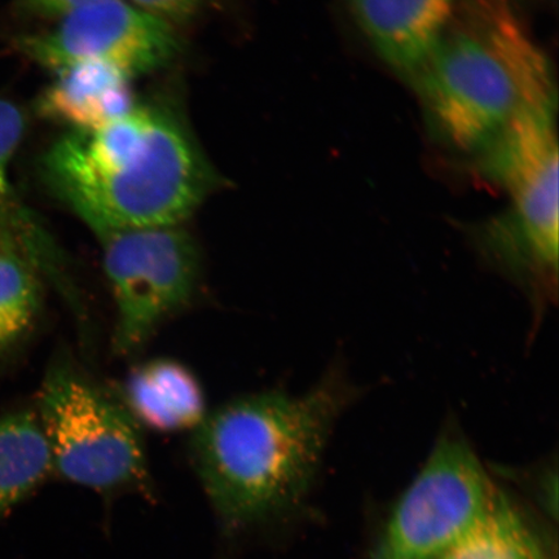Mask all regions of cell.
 I'll list each match as a JSON object with an SVG mask.
<instances>
[{
    "label": "cell",
    "instance_id": "13",
    "mask_svg": "<svg viewBox=\"0 0 559 559\" xmlns=\"http://www.w3.org/2000/svg\"><path fill=\"white\" fill-rule=\"evenodd\" d=\"M52 471L50 445L37 414L0 416V519Z\"/></svg>",
    "mask_w": 559,
    "mask_h": 559
},
{
    "label": "cell",
    "instance_id": "1",
    "mask_svg": "<svg viewBox=\"0 0 559 559\" xmlns=\"http://www.w3.org/2000/svg\"><path fill=\"white\" fill-rule=\"evenodd\" d=\"M41 179L94 234L183 226L216 187L194 140L169 110L138 107L47 150Z\"/></svg>",
    "mask_w": 559,
    "mask_h": 559
},
{
    "label": "cell",
    "instance_id": "14",
    "mask_svg": "<svg viewBox=\"0 0 559 559\" xmlns=\"http://www.w3.org/2000/svg\"><path fill=\"white\" fill-rule=\"evenodd\" d=\"M439 559L548 558L534 531L498 489L484 519Z\"/></svg>",
    "mask_w": 559,
    "mask_h": 559
},
{
    "label": "cell",
    "instance_id": "7",
    "mask_svg": "<svg viewBox=\"0 0 559 559\" xmlns=\"http://www.w3.org/2000/svg\"><path fill=\"white\" fill-rule=\"evenodd\" d=\"M498 492L456 429H447L396 502L374 559H439L477 526Z\"/></svg>",
    "mask_w": 559,
    "mask_h": 559
},
{
    "label": "cell",
    "instance_id": "6",
    "mask_svg": "<svg viewBox=\"0 0 559 559\" xmlns=\"http://www.w3.org/2000/svg\"><path fill=\"white\" fill-rule=\"evenodd\" d=\"M95 235L116 307L115 353L128 355L191 302L201 278L200 250L183 226Z\"/></svg>",
    "mask_w": 559,
    "mask_h": 559
},
{
    "label": "cell",
    "instance_id": "4",
    "mask_svg": "<svg viewBox=\"0 0 559 559\" xmlns=\"http://www.w3.org/2000/svg\"><path fill=\"white\" fill-rule=\"evenodd\" d=\"M557 108L526 111L487 144L480 166L512 200L506 218L484 230L487 261L515 280L543 312L558 295Z\"/></svg>",
    "mask_w": 559,
    "mask_h": 559
},
{
    "label": "cell",
    "instance_id": "3",
    "mask_svg": "<svg viewBox=\"0 0 559 559\" xmlns=\"http://www.w3.org/2000/svg\"><path fill=\"white\" fill-rule=\"evenodd\" d=\"M409 81L438 129L463 151L480 152L526 111L557 108L549 59L513 0H457Z\"/></svg>",
    "mask_w": 559,
    "mask_h": 559
},
{
    "label": "cell",
    "instance_id": "5",
    "mask_svg": "<svg viewBox=\"0 0 559 559\" xmlns=\"http://www.w3.org/2000/svg\"><path fill=\"white\" fill-rule=\"evenodd\" d=\"M37 416L60 477L97 491L134 486L148 477L140 425L121 401L72 362L59 360L48 370Z\"/></svg>",
    "mask_w": 559,
    "mask_h": 559
},
{
    "label": "cell",
    "instance_id": "12",
    "mask_svg": "<svg viewBox=\"0 0 559 559\" xmlns=\"http://www.w3.org/2000/svg\"><path fill=\"white\" fill-rule=\"evenodd\" d=\"M27 223L23 214L0 221V353L23 340L39 313L37 257Z\"/></svg>",
    "mask_w": 559,
    "mask_h": 559
},
{
    "label": "cell",
    "instance_id": "11",
    "mask_svg": "<svg viewBox=\"0 0 559 559\" xmlns=\"http://www.w3.org/2000/svg\"><path fill=\"white\" fill-rule=\"evenodd\" d=\"M120 401L139 425L160 432L193 431L207 415L198 377L170 359L146 361L132 370Z\"/></svg>",
    "mask_w": 559,
    "mask_h": 559
},
{
    "label": "cell",
    "instance_id": "8",
    "mask_svg": "<svg viewBox=\"0 0 559 559\" xmlns=\"http://www.w3.org/2000/svg\"><path fill=\"white\" fill-rule=\"evenodd\" d=\"M19 50L58 72L76 62H102L134 79L170 64L180 51L174 24L129 0H104L59 19L52 31L27 35Z\"/></svg>",
    "mask_w": 559,
    "mask_h": 559
},
{
    "label": "cell",
    "instance_id": "9",
    "mask_svg": "<svg viewBox=\"0 0 559 559\" xmlns=\"http://www.w3.org/2000/svg\"><path fill=\"white\" fill-rule=\"evenodd\" d=\"M457 0H348L356 25L396 73L417 72L436 47Z\"/></svg>",
    "mask_w": 559,
    "mask_h": 559
},
{
    "label": "cell",
    "instance_id": "17",
    "mask_svg": "<svg viewBox=\"0 0 559 559\" xmlns=\"http://www.w3.org/2000/svg\"><path fill=\"white\" fill-rule=\"evenodd\" d=\"M19 2L32 15L59 20L82 7L104 2V0H19Z\"/></svg>",
    "mask_w": 559,
    "mask_h": 559
},
{
    "label": "cell",
    "instance_id": "10",
    "mask_svg": "<svg viewBox=\"0 0 559 559\" xmlns=\"http://www.w3.org/2000/svg\"><path fill=\"white\" fill-rule=\"evenodd\" d=\"M131 76L102 62H76L55 72V80L37 102L45 120L72 131H95L138 107Z\"/></svg>",
    "mask_w": 559,
    "mask_h": 559
},
{
    "label": "cell",
    "instance_id": "15",
    "mask_svg": "<svg viewBox=\"0 0 559 559\" xmlns=\"http://www.w3.org/2000/svg\"><path fill=\"white\" fill-rule=\"evenodd\" d=\"M24 130L23 111L16 104L0 99V204L10 195L9 167Z\"/></svg>",
    "mask_w": 559,
    "mask_h": 559
},
{
    "label": "cell",
    "instance_id": "2",
    "mask_svg": "<svg viewBox=\"0 0 559 559\" xmlns=\"http://www.w3.org/2000/svg\"><path fill=\"white\" fill-rule=\"evenodd\" d=\"M358 396L338 368L309 393L237 397L192 431L195 469L215 512L240 530L288 508L317 473L335 421Z\"/></svg>",
    "mask_w": 559,
    "mask_h": 559
},
{
    "label": "cell",
    "instance_id": "16",
    "mask_svg": "<svg viewBox=\"0 0 559 559\" xmlns=\"http://www.w3.org/2000/svg\"><path fill=\"white\" fill-rule=\"evenodd\" d=\"M129 2L175 24L194 16L207 0H129Z\"/></svg>",
    "mask_w": 559,
    "mask_h": 559
}]
</instances>
